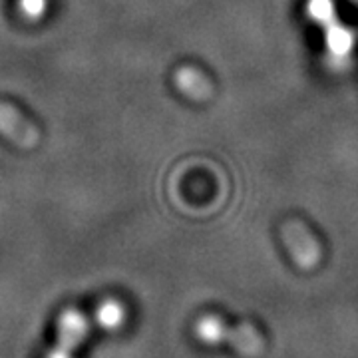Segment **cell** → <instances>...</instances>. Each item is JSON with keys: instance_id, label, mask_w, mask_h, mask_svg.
<instances>
[{"instance_id": "cell-5", "label": "cell", "mask_w": 358, "mask_h": 358, "mask_svg": "<svg viewBox=\"0 0 358 358\" xmlns=\"http://www.w3.org/2000/svg\"><path fill=\"white\" fill-rule=\"evenodd\" d=\"M176 82H178L179 90L192 98L199 100V98L209 96V82L195 68H179L178 74H176Z\"/></svg>"}, {"instance_id": "cell-6", "label": "cell", "mask_w": 358, "mask_h": 358, "mask_svg": "<svg viewBox=\"0 0 358 358\" xmlns=\"http://www.w3.org/2000/svg\"><path fill=\"white\" fill-rule=\"evenodd\" d=\"M124 317H126V310L114 299L103 301L100 308H98V313H96V319H98V322L102 324L103 329H117L122 324Z\"/></svg>"}, {"instance_id": "cell-1", "label": "cell", "mask_w": 358, "mask_h": 358, "mask_svg": "<svg viewBox=\"0 0 358 358\" xmlns=\"http://www.w3.org/2000/svg\"><path fill=\"white\" fill-rule=\"evenodd\" d=\"M195 336L203 345H229L243 357H259L265 352V338L257 327L249 322L231 327L223 319H219L217 315H205L197 320Z\"/></svg>"}, {"instance_id": "cell-7", "label": "cell", "mask_w": 358, "mask_h": 358, "mask_svg": "<svg viewBox=\"0 0 358 358\" xmlns=\"http://www.w3.org/2000/svg\"><path fill=\"white\" fill-rule=\"evenodd\" d=\"M48 0H18V10L26 20H40L46 14Z\"/></svg>"}, {"instance_id": "cell-2", "label": "cell", "mask_w": 358, "mask_h": 358, "mask_svg": "<svg viewBox=\"0 0 358 358\" xmlns=\"http://www.w3.org/2000/svg\"><path fill=\"white\" fill-rule=\"evenodd\" d=\"M88 317L74 307L64 308L56 322V341L46 352V358H74L78 348L88 338Z\"/></svg>"}, {"instance_id": "cell-3", "label": "cell", "mask_w": 358, "mask_h": 358, "mask_svg": "<svg viewBox=\"0 0 358 358\" xmlns=\"http://www.w3.org/2000/svg\"><path fill=\"white\" fill-rule=\"evenodd\" d=\"M0 134L18 148H36L40 141L38 128L20 110L6 102H0Z\"/></svg>"}, {"instance_id": "cell-4", "label": "cell", "mask_w": 358, "mask_h": 358, "mask_svg": "<svg viewBox=\"0 0 358 358\" xmlns=\"http://www.w3.org/2000/svg\"><path fill=\"white\" fill-rule=\"evenodd\" d=\"M308 13L313 14L317 20H322L329 26V48L336 60L346 58V54L352 48V34L338 26V22H333V4L331 0H310L308 2Z\"/></svg>"}]
</instances>
